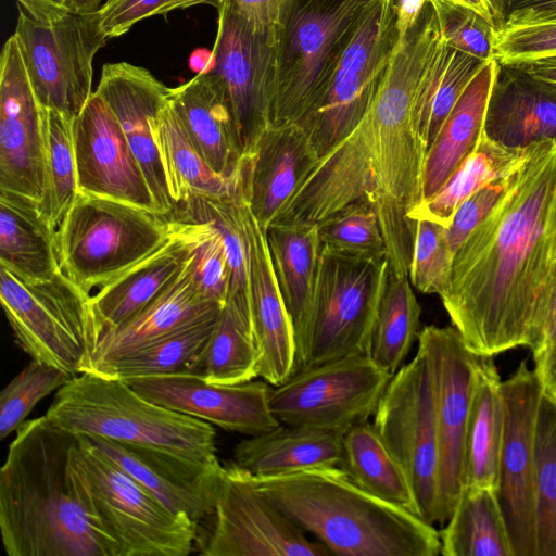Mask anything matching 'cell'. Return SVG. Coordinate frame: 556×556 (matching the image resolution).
<instances>
[{"label": "cell", "instance_id": "obj_1", "mask_svg": "<svg viewBox=\"0 0 556 556\" xmlns=\"http://www.w3.org/2000/svg\"><path fill=\"white\" fill-rule=\"evenodd\" d=\"M556 294V143L527 148L500 204L454 254L441 295L475 354L533 351Z\"/></svg>", "mask_w": 556, "mask_h": 556}, {"label": "cell", "instance_id": "obj_2", "mask_svg": "<svg viewBox=\"0 0 556 556\" xmlns=\"http://www.w3.org/2000/svg\"><path fill=\"white\" fill-rule=\"evenodd\" d=\"M77 434L26 420L0 469V531L9 556H119L85 510L72 471Z\"/></svg>", "mask_w": 556, "mask_h": 556}, {"label": "cell", "instance_id": "obj_3", "mask_svg": "<svg viewBox=\"0 0 556 556\" xmlns=\"http://www.w3.org/2000/svg\"><path fill=\"white\" fill-rule=\"evenodd\" d=\"M247 475L273 504L304 532L314 535L331 554H441L440 532L434 525L372 496L341 467H320L270 477Z\"/></svg>", "mask_w": 556, "mask_h": 556}, {"label": "cell", "instance_id": "obj_4", "mask_svg": "<svg viewBox=\"0 0 556 556\" xmlns=\"http://www.w3.org/2000/svg\"><path fill=\"white\" fill-rule=\"evenodd\" d=\"M45 416L68 432L157 447L200 459L216 458V431L201 419L143 397L125 380L76 375L60 388Z\"/></svg>", "mask_w": 556, "mask_h": 556}, {"label": "cell", "instance_id": "obj_5", "mask_svg": "<svg viewBox=\"0 0 556 556\" xmlns=\"http://www.w3.org/2000/svg\"><path fill=\"white\" fill-rule=\"evenodd\" d=\"M75 485L87 514L118 546L119 556H187L198 525L165 507L89 438L72 451Z\"/></svg>", "mask_w": 556, "mask_h": 556}, {"label": "cell", "instance_id": "obj_6", "mask_svg": "<svg viewBox=\"0 0 556 556\" xmlns=\"http://www.w3.org/2000/svg\"><path fill=\"white\" fill-rule=\"evenodd\" d=\"M372 0H285L275 26L269 124L298 123Z\"/></svg>", "mask_w": 556, "mask_h": 556}, {"label": "cell", "instance_id": "obj_7", "mask_svg": "<svg viewBox=\"0 0 556 556\" xmlns=\"http://www.w3.org/2000/svg\"><path fill=\"white\" fill-rule=\"evenodd\" d=\"M170 239L166 216L78 193L55 230L60 269L91 294L143 261Z\"/></svg>", "mask_w": 556, "mask_h": 556}, {"label": "cell", "instance_id": "obj_8", "mask_svg": "<svg viewBox=\"0 0 556 556\" xmlns=\"http://www.w3.org/2000/svg\"><path fill=\"white\" fill-rule=\"evenodd\" d=\"M0 300L16 344L30 359L75 376L90 371L99 343L91 294L61 269L30 281L0 265Z\"/></svg>", "mask_w": 556, "mask_h": 556}, {"label": "cell", "instance_id": "obj_9", "mask_svg": "<svg viewBox=\"0 0 556 556\" xmlns=\"http://www.w3.org/2000/svg\"><path fill=\"white\" fill-rule=\"evenodd\" d=\"M400 41L394 0H372L323 91L296 123L319 157L349 136L366 115Z\"/></svg>", "mask_w": 556, "mask_h": 556}, {"label": "cell", "instance_id": "obj_10", "mask_svg": "<svg viewBox=\"0 0 556 556\" xmlns=\"http://www.w3.org/2000/svg\"><path fill=\"white\" fill-rule=\"evenodd\" d=\"M14 36L39 106L75 119L94 92L93 59L109 39L98 11L40 21L18 8Z\"/></svg>", "mask_w": 556, "mask_h": 556}, {"label": "cell", "instance_id": "obj_11", "mask_svg": "<svg viewBox=\"0 0 556 556\" xmlns=\"http://www.w3.org/2000/svg\"><path fill=\"white\" fill-rule=\"evenodd\" d=\"M388 275L386 255H349L321 248L303 368L366 354Z\"/></svg>", "mask_w": 556, "mask_h": 556}, {"label": "cell", "instance_id": "obj_12", "mask_svg": "<svg viewBox=\"0 0 556 556\" xmlns=\"http://www.w3.org/2000/svg\"><path fill=\"white\" fill-rule=\"evenodd\" d=\"M372 417L376 432L412 484L419 517L439 523V435L431 375L419 348L393 375Z\"/></svg>", "mask_w": 556, "mask_h": 556}, {"label": "cell", "instance_id": "obj_13", "mask_svg": "<svg viewBox=\"0 0 556 556\" xmlns=\"http://www.w3.org/2000/svg\"><path fill=\"white\" fill-rule=\"evenodd\" d=\"M393 376L365 353L294 372L269 390V407L281 424L340 431L374 416Z\"/></svg>", "mask_w": 556, "mask_h": 556}, {"label": "cell", "instance_id": "obj_14", "mask_svg": "<svg viewBox=\"0 0 556 556\" xmlns=\"http://www.w3.org/2000/svg\"><path fill=\"white\" fill-rule=\"evenodd\" d=\"M195 548L206 556H325L320 542L283 514L233 463L223 466L213 513L198 526Z\"/></svg>", "mask_w": 556, "mask_h": 556}, {"label": "cell", "instance_id": "obj_15", "mask_svg": "<svg viewBox=\"0 0 556 556\" xmlns=\"http://www.w3.org/2000/svg\"><path fill=\"white\" fill-rule=\"evenodd\" d=\"M432 381L439 435V523L450 518L465 486V445L479 355L453 326H425L418 334Z\"/></svg>", "mask_w": 556, "mask_h": 556}, {"label": "cell", "instance_id": "obj_16", "mask_svg": "<svg viewBox=\"0 0 556 556\" xmlns=\"http://www.w3.org/2000/svg\"><path fill=\"white\" fill-rule=\"evenodd\" d=\"M544 386L522 361L504 381V431L496 485L497 500L515 556H536L534 446Z\"/></svg>", "mask_w": 556, "mask_h": 556}, {"label": "cell", "instance_id": "obj_17", "mask_svg": "<svg viewBox=\"0 0 556 556\" xmlns=\"http://www.w3.org/2000/svg\"><path fill=\"white\" fill-rule=\"evenodd\" d=\"M215 7L218 17L211 72L226 89L247 154L269 124L275 27L252 25L227 0Z\"/></svg>", "mask_w": 556, "mask_h": 556}, {"label": "cell", "instance_id": "obj_18", "mask_svg": "<svg viewBox=\"0 0 556 556\" xmlns=\"http://www.w3.org/2000/svg\"><path fill=\"white\" fill-rule=\"evenodd\" d=\"M43 184L41 111L13 34L0 55V193L40 207Z\"/></svg>", "mask_w": 556, "mask_h": 556}, {"label": "cell", "instance_id": "obj_19", "mask_svg": "<svg viewBox=\"0 0 556 556\" xmlns=\"http://www.w3.org/2000/svg\"><path fill=\"white\" fill-rule=\"evenodd\" d=\"M143 397L168 409L248 437L267 432L280 422L269 407L265 380L216 383L188 371L125 380Z\"/></svg>", "mask_w": 556, "mask_h": 556}, {"label": "cell", "instance_id": "obj_20", "mask_svg": "<svg viewBox=\"0 0 556 556\" xmlns=\"http://www.w3.org/2000/svg\"><path fill=\"white\" fill-rule=\"evenodd\" d=\"M73 148L79 193L156 212L143 172L124 131L97 91L73 122Z\"/></svg>", "mask_w": 556, "mask_h": 556}, {"label": "cell", "instance_id": "obj_21", "mask_svg": "<svg viewBox=\"0 0 556 556\" xmlns=\"http://www.w3.org/2000/svg\"><path fill=\"white\" fill-rule=\"evenodd\" d=\"M87 438L173 513L187 515L198 526L213 513L223 472L217 457L200 459L147 445Z\"/></svg>", "mask_w": 556, "mask_h": 556}, {"label": "cell", "instance_id": "obj_22", "mask_svg": "<svg viewBox=\"0 0 556 556\" xmlns=\"http://www.w3.org/2000/svg\"><path fill=\"white\" fill-rule=\"evenodd\" d=\"M96 91L116 116L143 172L156 212L169 215L175 203L168 191L153 125L168 102L173 88L149 70L122 61L102 66Z\"/></svg>", "mask_w": 556, "mask_h": 556}, {"label": "cell", "instance_id": "obj_23", "mask_svg": "<svg viewBox=\"0 0 556 556\" xmlns=\"http://www.w3.org/2000/svg\"><path fill=\"white\" fill-rule=\"evenodd\" d=\"M249 261V304L258 351L260 377L270 386L287 381L295 368V340L273 267L266 229L247 199L240 202Z\"/></svg>", "mask_w": 556, "mask_h": 556}, {"label": "cell", "instance_id": "obj_24", "mask_svg": "<svg viewBox=\"0 0 556 556\" xmlns=\"http://www.w3.org/2000/svg\"><path fill=\"white\" fill-rule=\"evenodd\" d=\"M319 156L296 123L268 124L245 154V199L266 229Z\"/></svg>", "mask_w": 556, "mask_h": 556}, {"label": "cell", "instance_id": "obj_25", "mask_svg": "<svg viewBox=\"0 0 556 556\" xmlns=\"http://www.w3.org/2000/svg\"><path fill=\"white\" fill-rule=\"evenodd\" d=\"M223 305L199 288L190 256L184 271L170 286L137 315L99 340L90 372L103 374L117 361L152 342L218 315Z\"/></svg>", "mask_w": 556, "mask_h": 556}, {"label": "cell", "instance_id": "obj_26", "mask_svg": "<svg viewBox=\"0 0 556 556\" xmlns=\"http://www.w3.org/2000/svg\"><path fill=\"white\" fill-rule=\"evenodd\" d=\"M483 131L510 149L548 139L556 143V85L514 64L498 63Z\"/></svg>", "mask_w": 556, "mask_h": 556}, {"label": "cell", "instance_id": "obj_27", "mask_svg": "<svg viewBox=\"0 0 556 556\" xmlns=\"http://www.w3.org/2000/svg\"><path fill=\"white\" fill-rule=\"evenodd\" d=\"M170 100L193 146L213 168L236 179L245 155L226 89L213 72H200L173 88Z\"/></svg>", "mask_w": 556, "mask_h": 556}, {"label": "cell", "instance_id": "obj_28", "mask_svg": "<svg viewBox=\"0 0 556 556\" xmlns=\"http://www.w3.org/2000/svg\"><path fill=\"white\" fill-rule=\"evenodd\" d=\"M266 236L278 288L293 328L296 372L305 366L309 349L321 250L318 227L270 224Z\"/></svg>", "mask_w": 556, "mask_h": 556}, {"label": "cell", "instance_id": "obj_29", "mask_svg": "<svg viewBox=\"0 0 556 556\" xmlns=\"http://www.w3.org/2000/svg\"><path fill=\"white\" fill-rule=\"evenodd\" d=\"M343 437L340 431L280 422L267 432L241 440L233 450L232 463L261 477L341 467Z\"/></svg>", "mask_w": 556, "mask_h": 556}, {"label": "cell", "instance_id": "obj_30", "mask_svg": "<svg viewBox=\"0 0 556 556\" xmlns=\"http://www.w3.org/2000/svg\"><path fill=\"white\" fill-rule=\"evenodd\" d=\"M191 256L188 242L170 231V239L151 255L91 295L99 340L137 315L170 286Z\"/></svg>", "mask_w": 556, "mask_h": 556}, {"label": "cell", "instance_id": "obj_31", "mask_svg": "<svg viewBox=\"0 0 556 556\" xmlns=\"http://www.w3.org/2000/svg\"><path fill=\"white\" fill-rule=\"evenodd\" d=\"M498 62L488 61L473 76L427 151L424 200L432 197L479 146ZM422 200V201H424Z\"/></svg>", "mask_w": 556, "mask_h": 556}, {"label": "cell", "instance_id": "obj_32", "mask_svg": "<svg viewBox=\"0 0 556 556\" xmlns=\"http://www.w3.org/2000/svg\"><path fill=\"white\" fill-rule=\"evenodd\" d=\"M153 131L175 204L195 197L231 199L245 194L244 159L236 179L214 172L190 140L170 98L155 118Z\"/></svg>", "mask_w": 556, "mask_h": 556}, {"label": "cell", "instance_id": "obj_33", "mask_svg": "<svg viewBox=\"0 0 556 556\" xmlns=\"http://www.w3.org/2000/svg\"><path fill=\"white\" fill-rule=\"evenodd\" d=\"M504 431L502 380L493 356L479 355L465 445V486L496 490Z\"/></svg>", "mask_w": 556, "mask_h": 556}, {"label": "cell", "instance_id": "obj_34", "mask_svg": "<svg viewBox=\"0 0 556 556\" xmlns=\"http://www.w3.org/2000/svg\"><path fill=\"white\" fill-rule=\"evenodd\" d=\"M55 230L39 207L0 193V265L18 277L46 280L59 269Z\"/></svg>", "mask_w": 556, "mask_h": 556}, {"label": "cell", "instance_id": "obj_35", "mask_svg": "<svg viewBox=\"0 0 556 556\" xmlns=\"http://www.w3.org/2000/svg\"><path fill=\"white\" fill-rule=\"evenodd\" d=\"M444 556H515L496 490L464 486L440 531Z\"/></svg>", "mask_w": 556, "mask_h": 556}, {"label": "cell", "instance_id": "obj_36", "mask_svg": "<svg viewBox=\"0 0 556 556\" xmlns=\"http://www.w3.org/2000/svg\"><path fill=\"white\" fill-rule=\"evenodd\" d=\"M186 371L216 383H241L260 377L250 306L225 302L208 341Z\"/></svg>", "mask_w": 556, "mask_h": 556}, {"label": "cell", "instance_id": "obj_37", "mask_svg": "<svg viewBox=\"0 0 556 556\" xmlns=\"http://www.w3.org/2000/svg\"><path fill=\"white\" fill-rule=\"evenodd\" d=\"M343 468L351 479L372 496L419 516L412 484L372 422L350 428L343 437Z\"/></svg>", "mask_w": 556, "mask_h": 556}, {"label": "cell", "instance_id": "obj_38", "mask_svg": "<svg viewBox=\"0 0 556 556\" xmlns=\"http://www.w3.org/2000/svg\"><path fill=\"white\" fill-rule=\"evenodd\" d=\"M526 149H510L490 140L483 132L477 149L454 170L445 184L409 214L410 219L427 218L445 228L457 207L473 192L510 174L523 161Z\"/></svg>", "mask_w": 556, "mask_h": 556}, {"label": "cell", "instance_id": "obj_39", "mask_svg": "<svg viewBox=\"0 0 556 556\" xmlns=\"http://www.w3.org/2000/svg\"><path fill=\"white\" fill-rule=\"evenodd\" d=\"M420 315L409 276L389 269L366 352L380 369L393 376L403 366L418 339Z\"/></svg>", "mask_w": 556, "mask_h": 556}, {"label": "cell", "instance_id": "obj_40", "mask_svg": "<svg viewBox=\"0 0 556 556\" xmlns=\"http://www.w3.org/2000/svg\"><path fill=\"white\" fill-rule=\"evenodd\" d=\"M45 140L43 198L39 211L54 229L78 197L73 148V118L40 108Z\"/></svg>", "mask_w": 556, "mask_h": 556}, {"label": "cell", "instance_id": "obj_41", "mask_svg": "<svg viewBox=\"0 0 556 556\" xmlns=\"http://www.w3.org/2000/svg\"><path fill=\"white\" fill-rule=\"evenodd\" d=\"M536 556H556V397L543 389L535 425Z\"/></svg>", "mask_w": 556, "mask_h": 556}, {"label": "cell", "instance_id": "obj_42", "mask_svg": "<svg viewBox=\"0 0 556 556\" xmlns=\"http://www.w3.org/2000/svg\"><path fill=\"white\" fill-rule=\"evenodd\" d=\"M484 63L450 47L444 40L426 77L418 104L420 131L428 149L467 85Z\"/></svg>", "mask_w": 556, "mask_h": 556}, {"label": "cell", "instance_id": "obj_43", "mask_svg": "<svg viewBox=\"0 0 556 556\" xmlns=\"http://www.w3.org/2000/svg\"><path fill=\"white\" fill-rule=\"evenodd\" d=\"M219 314L181 328L111 365L103 376L122 380L186 371L208 341Z\"/></svg>", "mask_w": 556, "mask_h": 556}, {"label": "cell", "instance_id": "obj_44", "mask_svg": "<svg viewBox=\"0 0 556 556\" xmlns=\"http://www.w3.org/2000/svg\"><path fill=\"white\" fill-rule=\"evenodd\" d=\"M166 217L170 231L184 238L191 249L192 271L199 288L210 299L225 304L230 269L220 233L207 222Z\"/></svg>", "mask_w": 556, "mask_h": 556}, {"label": "cell", "instance_id": "obj_45", "mask_svg": "<svg viewBox=\"0 0 556 556\" xmlns=\"http://www.w3.org/2000/svg\"><path fill=\"white\" fill-rule=\"evenodd\" d=\"M75 375L30 359L0 394V439L16 431L35 406L66 384Z\"/></svg>", "mask_w": 556, "mask_h": 556}, {"label": "cell", "instance_id": "obj_46", "mask_svg": "<svg viewBox=\"0 0 556 556\" xmlns=\"http://www.w3.org/2000/svg\"><path fill=\"white\" fill-rule=\"evenodd\" d=\"M320 247L349 255H386V244L371 205H354L317 225Z\"/></svg>", "mask_w": 556, "mask_h": 556}, {"label": "cell", "instance_id": "obj_47", "mask_svg": "<svg viewBox=\"0 0 556 556\" xmlns=\"http://www.w3.org/2000/svg\"><path fill=\"white\" fill-rule=\"evenodd\" d=\"M415 220L410 283L422 293L441 296L448 289L454 258L445 238V227L427 218Z\"/></svg>", "mask_w": 556, "mask_h": 556}, {"label": "cell", "instance_id": "obj_48", "mask_svg": "<svg viewBox=\"0 0 556 556\" xmlns=\"http://www.w3.org/2000/svg\"><path fill=\"white\" fill-rule=\"evenodd\" d=\"M445 42L483 62L495 60L497 28L473 9L453 0H429Z\"/></svg>", "mask_w": 556, "mask_h": 556}, {"label": "cell", "instance_id": "obj_49", "mask_svg": "<svg viewBox=\"0 0 556 556\" xmlns=\"http://www.w3.org/2000/svg\"><path fill=\"white\" fill-rule=\"evenodd\" d=\"M556 54V18L497 30L495 59L515 64Z\"/></svg>", "mask_w": 556, "mask_h": 556}, {"label": "cell", "instance_id": "obj_50", "mask_svg": "<svg viewBox=\"0 0 556 556\" xmlns=\"http://www.w3.org/2000/svg\"><path fill=\"white\" fill-rule=\"evenodd\" d=\"M519 166L510 174L483 186L457 207L450 225L445 228V238L453 254L470 232L500 204L511 187Z\"/></svg>", "mask_w": 556, "mask_h": 556}, {"label": "cell", "instance_id": "obj_51", "mask_svg": "<svg viewBox=\"0 0 556 556\" xmlns=\"http://www.w3.org/2000/svg\"><path fill=\"white\" fill-rule=\"evenodd\" d=\"M180 0H103L98 10L109 39L125 35L137 23L175 11Z\"/></svg>", "mask_w": 556, "mask_h": 556}, {"label": "cell", "instance_id": "obj_52", "mask_svg": "<svg viewBox=\"0 0 556 556\" xmlns=\"http://www.w3.org/2000/svg\"><path fill=\"white\" fill-rule=\"evenodd\" d=\"M556 18V0H505L500 11V29Z\"/></svg>", "mask_w": 556, "mask_h": 556}, {"label": "cell", "instance_id": "obj_53", "mask_svg": "<svg viewBox=\"0 0 556 556\" xmlns=\"http://www.w3.org/2000/svg\"><path fill=\"white\" fill-rule=\"evenodd\" d=\"M222 0H194L193 5H216ZM248 22L258 28H274L279 20L285 0H227Z\"/></svg>", "mask_w": 556, "mask_h": 556}, {"label": "cell", "instance_id": "obj_54", "mask_svg": "<svg viewBox=\"0 0 556 556\" xmlns=\"http://www.w3.org/2000/svg\"><path fill=\"white\" fill-rule=\"evenodd\" d=\"M18 8L29 16L40 21H51L60 17L68 10L66 0H15Z\"/></svg>", "mask_w": 556, "mask_h": 556}, {"label": "cell", "instance_id": "obj_55", "mask_svg": "<svg viewBox=\"0 0 556 556\" xmlns=\"http://www.w3.org/2000/svg\"><path fill=\"white\" fill-rule=\"evenodd\" d=\"M556 345V294L548 311L545 325L539 344L532 351L534 366L540 364L544 357Z\"/></svg>", "mask_w": 556, "mask_h": 556}, {"label": "cell", "instance_id": "obj_56", "mask_svg": "<svg viewBox=\"0 0 556 556\" xmlns=\"http://www.w3.org/2000/svg\"><path fill=\"white\" fill-rule=\"evenodd\" d=\"M429 0H394L396 26L402 37L412 27Z\"/></svg>", "mask_w": 556, "mask_h": 556}, {"label": "cell", "instance_id": "obj_57", "mask_svg": "<svg viewBox=\"0 0 556 556\" xmlns=\"http://www.w3.org/2000/svg\"><path fill=\"white\" fill-rule=\"evenodd\" d=\"M532 76L556 85V54L532 61L515 63Z\"/></svg>", "mask_w": 556, "mask_h": 556}, {"label": "cell", "instance_id": "obj_58", "mask_svg": "<svg viewBox=\"0 0 556 556\" xmlns=\"http://www.w3.org/2000/svg\"><path fill=\"white\" fill-rule=\"evenodd\" d=\"M533 368L542 379L544 388L556 397V345Z\"/></svg>", "mask_w": 556, "mask_h": 556}, {"label": "cell", "instance_id": "obj_59", "mask_svg": "<svg viewBox=\"0 0 556 556\" xmlns=\"http://www.w3.org/2000/svg\"><path fill=\"white\" fill-rule=\"evenodd\" d=\"M463 3L484 16L494 27L500 29L498 13L491 0H453Z\"/></svg>", "mask_w": 556, "mask_h": 556}, {"label": "cell", "instance_id": "obj_60", "mask_svg": "<svg viewBox=\"0 0 556 556\" xmlns=\"http://www.w3.org/2000/svg\"><path fill=\"white\" fill-rule=\"evenodd\" d=\"M103 0H66V8L75 13H93L97 12Z\"/></svg>", "mask_w": 556, "mask_h": 556}, {"label": "cell", "instance_id": "obj_61", "mask_svg": "<svg viewBox=\"0 0 556 556\" xmlns=\"http://www.w3.org/2000/svg\"><path fill=\"white\" fill-rule=\"evenodd\" d=\"M194 0H180L175 10H184V9H188L190 7H192V3H193Z\"/></svg>", "mask_w": 556, "mask_h": 556}, {"label": "cell", "instance_id": "obj_62", "mask_svg": "<svg viewBox=\"0 0 556 556\" xmlns=\"http://www.w3.org/2000/svg\"><path fill=\"white\" fill-rule=\"evenodd\" d=\"M491 1L494 4V7L498 13V17H500V0H491Z\"/></svg>", "mask_w": 556, "mask_h": 556}, {"label": "cell", "instance_id": "obj_63", "mask_svg": "<svg viewBox=\"0 0 556 556\" xmlns=\"http://www.w3.org/2000/svg\"><path fill=\"white\" fill-rule=\"evenodd\" d=\"M504 1H505V0H500V11H501V7H502V4H503V2H504Z\"/></svg>", "mask_w": 556, "mask_h": 556}]
</instances>
